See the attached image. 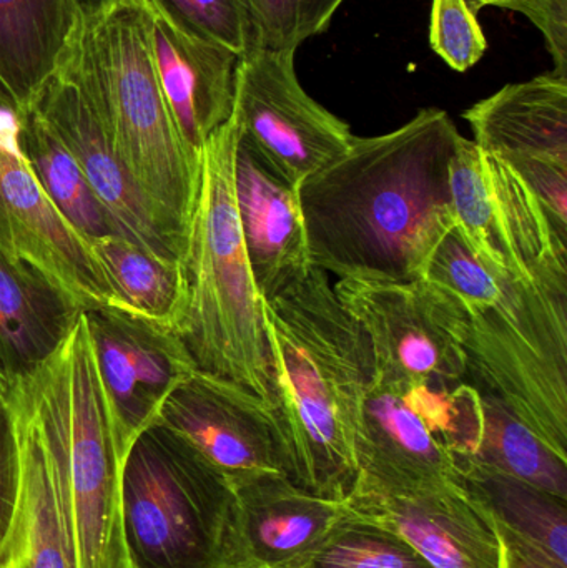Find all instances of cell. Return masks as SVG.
Here are the masks:
<instances>
[{"mask_svg":"<svg viewBox=\"0 0 567 568\" xmlns=\"http://www.w3.org/2000/svg\"><path fill=\"white\" fill-rule=\"evenodd\" d=\"M462 133L423 109L385 135L362 139L298 186L310 263L338 280L408 283L456 225L449 165Z\"/></svg>","mask_w":567,"mask_h":568,"instance_id":"1","label":"cell"},{"mask_svg":"<svg viewBox=\"0 0 567 568\" xmlns=\"http://www.w3.org/2000/svg\"><path fill=\"white\" fill-rule=\"evenodd\" d=\"M263 320L286 476L345 503L358 474L360 414L376 377L368 336L315 266L263 301Z\"/></svg>","mask_w":567,"mask_h":568,"instance_id":"2","label":"cell"},{"mask_svg":"<svg viewBox=\"0 0 567 568\" xmlns=\"http://www.w3.org/2000/svg\"><path fill=\"white\" fill-rule=\"evenodd\" d=\"M59 72L95 110L136 192L163 232L185 252L200 189L190 152L160 89L142 0H89Z\"/></svg>","mask_w":567,"mask_h":568,"instance_id":"3","label":"cell"},{"mask_svg":"<svg viewBox=\"0 0 567 568\" xmlns=\"http://www.w3.org/2000/svg\"><path fill=\"white\" fill-rule=\"evenodd\" d=\"M7 394L42 437L77 566L130 568L120 509L125 457L83 311L55 353Z\"/></svg>","mask_w":567,"mask_h":568,"instance_id":"4","label":"cell"},{"mask_svg":"<svg viewBox=\"0 0 567 568\" xmlns=\"http://www.w3.org/2000/svg\"><path fill=\"white\" fill-rule=\"evenodd\" d=\"M235 113L202 149L200 189L182 266L186 310L179 336L205 373L273 404L272 357L263 300L253 282L235 203Z\"/></svg>","mask_w":567,"mask_h":568,"instance_id":"5","label":"cell"},{"mask_svg":"<svg viewBox=\"0 0 567 568\" xmlns=\"http://www.w3.org/2000/svg\"><path fill=\"white\" fill-rule=\"evenodd\" d=\"M120 509L130 568H246L232 480L162 424L123 460Z\"/></svg>","mask_w":567,"mask_h":568,"instance_id":"6","label":"cell"},{"mask_svg":"<svg viewBox=\"0 0 567 568\" xmlns=\"http://www.w3.org/2000/svg\"><path fill=\"white\" fill-rule=\"evenodd\" d=\"M465 314L468 374L567 459V268L506 275L496 301Z\"/></svg>","mask_w":567,"mask_h":568,"instance_id":"7","label":"cell"},{"mask_svg":"<svg viewBox=\"0 0 567 568\" xmlns=\"http://www.w3.org/2000/svg\"><path fill=\"white\" fill-rule=\"evenodd\" d=\"M333 290L365 329L379 383L455 386L468 376L465 311L435 284L338 280Z\"/></svg>","mask_w":567,"mask_h":568,"instance_id":"8","label":"cell"},{"mask_svg":"<svg viewBox=\"0 0 567 568\" xmlns=\"http://www.w3.org/2000/svg\"><path fill=\"white\" fill-rule=\"evenodd\" d=\"M449 193L456 226L493 268L523 278L567 268V225L505 160L465 136L449 165Z\"/></svg>","mask_w":567,"mask_h":568,"instance_id":"9","label":"cell"},{"mask_svg":"<svg viewBox=\"0 0 567 568\" xmlns=\"http://www.w3.org/2000/svg\"><path fill=\"white\" fill-rule=\"evenodd\" d=\"M233 113L240 136L273 175L295 190L355 139L348 123L303 90L292 50L255 43L240 57Z\"/></svg>","mask_w":567,"mask_h":568,"instance_id":"10","label":"cell"},{"mask_svg":"<svg viewBox=\"0 0 567 568\" xmlns=\"http://www.w3.org/2000/svg\"><path fill=\"white\" fill-rule=\"evenodd\" d=\"M19 103L0 82V250L52 280L82 311L110 306L89 243L47 199L19 150Z\"/></svg>","mask_w":567,"mask_h":568,"instance_id":"11","label":"cell"},{"mask_svg":"<svg viewBox=\"0 0 567 568\" xmlns=\"http://www.w3.org/2000/svg\"><path fill=\"white\" fill-rule=\"evenodd\" d=\"M123 457L199 367L175 331L113 306L83 311Z\"/></svg>","mask_w":567,"mask_h":568,"instance_id":"12","label":"cell"},{"mask_svg":"<svg viewBox=\"0 0 567 568\" xmlns=\"http://www.w3.org/2000/svg\"><path fill=\"white\" fill-rule=\"evenodd\" d=\"M155 423L189 440L232 483L256 473L286 476L269 404L225 377L196 369L169 394Z\"/></svg>","mask_w":567,"mask_h":568,"instance_id":"13","label":"cell"},{"mask_svg":"<svg viewBox=\"0 0 567 568\" xmlns=\"http://www.w3.org/2000/svg\"><path fill=\"white\" fill-rule=\"evenodd\" d=\"M345 504L355 516L402 537L433 568H499L495 524L459 480L402 496L352 493Z\"/></svg>","mask_w":567,"mask_h":568,"instance_id":"14","label":"cell"},{"mask_svg":"<svg viewBox=\"0 0 567 568\" xmlns=\"http://www.w3.org/2000/svg\"><path fill=\"white\" fill-rule=\"evenodd\" d=\"M355 454L358 474L352 493L402 496L459 480L455 457L403 387L376 377L363 400Z\"/></svg>","mask_w":567,"mask_h":568,"instance_id":"15","label":"cell"},{"mask_svg":"<svg viewBox=\"0 0 567 568\" xmlns=\"http://www.w3.org/2000/svg\"><path fill=\"white\" fill-rule=\"evenodd\" d=\"M32 106L75 156L119 235L162 258L182 262V250L163 232L136 192L95 110L75 82L65 73H57Z\"/></svg>","mask_w":567,"mask_h":568,"instance_id":"16","label":"cell"},{"mask_svg":"<svg viewBox=\"0 0 567 568\" xmlns=\"http://www.w3.org/2000/svg\"><path fill=\"white\" fill-rule=\"evenodd\" d=\"M246 568H300L350 516L345 503L303 490L282 473L233 480Z\"/></svg>","mask_w":567,"mask_h":568,"instance_id":"17","label":"cell"},{"mask_svg":"<svg viewBox=\"0 0 567 568\" xmlns=\"http://www.w3.org/2000/svg\"><path fill=\"white\" fill-rule=\"evenodd\" d=\"M145 9L160 89L180 136L190 152L200 156L206 140L232 119L240 57L225 47L183 33L149 7Z\"/></svg>","mask_w":567,"mask_h":568,"instance_id":"18","label":"cell"},{"mask_svg":"<svg viewBox=\"0 0 567 568\" xmlns=\"http://www.w3.org/2000/svg\"><path fill=\"white\" fill-rule=\"evenodd\" d=\"M233 185L253 282L270 300L312 268L298 192L273 175L240 133Z\"/></svg>","mask_w":567,"mask_h":568,"instance_id":"19","label":"cell"},{"mask_svg":"<svg viewBox=\"0 0 567 568\" xmlns=\"http://www.w3.org/2000/svg\"><path fill=\"white\" fill-rule=\"evenodd\" d=\"M473 142L509 165L567 166V75L509 83L463 113Z\"/></svg>","mask_w":567,"mask_h":568,"instance_id":"20","label":"cell"},{"mask_svg":"<svg viewBox=\"0 0 567 568\" xmlns=\"http://www.w3.org/2000/svg\"><path fill=\"white\" fill-rule=\"evenodd\" d=\"M80 314L62 287L0 250V373L7 383L52 356Z\"/></svg>","mask_w":567,"mask_h":568,"instance_id":"21","label":"cell"},{"mask_svg":"<svg viewBox=\"0 0 567 568\" xmlns=\"http://www.w3.org/2000/svg\"><path fill=\"white\" fill-rule=\"evenodd\" d=\"M80 19V0H0V82L20 109L62 69Z\"/></svg>","mask_w":567,"mask_h":568,"instance_id":"22","label":"cell"},{"mask_svg":"<svg viewBox=\"0 0 567 568\" xmlns=\"http://www.w3.org/2000/svg\"><path fill=\"white\" fill-rule=\"evenodd\" d=\"M22 459V499L12 532L0 550V568H79L60 513L55 479L32 417L6 394Z\"/></svg>","mask_w":567,"mask_h":568,"instance_id":"23","label":"cell"},{"mask_svg":"<svg viewBox=\"0 0 567 568\" xmlns=\"http://www.w3.org/2000/svg\"><path fill=\"white\" fill-rule=\"evenodd\" d=\"M110 291V306L179 334L186 310L182 262L162 258L120 235L87 242Z\"/></svg>","mask_w":567,"mask_h":568,"instance_id":"24","label":"cell"},{"mask_svg":"<svg viewBox=\"0 0 567 568\" xmlns=\"http://www.w3.org/2000/svg\"><path fill=\"white\" fill-rule=\"evenodd\" d=\"M17 142L47 199L85 242L119 235L75 156L33 106L20 113Z\"/></svg>","mask_w":567,"mask_h":568,"instance_id":"25","label":"cell"},{"mask_svg":"<svg viewBox=\"0 0 567 568\" xmlns=\"http://www.w3.org/2000/svg\"><path fill=\"white\" fill-rule=\"evenodd\" d=\"M458 470L463 489L493 523L567 564V500L478 464L463 463Z\"/></svg>","mask_w":567,"mask_h":568,"instance_id":"26","label":"cell"},{"mask_svg":"<svg viewBox=\"0 0 567 568\" xmlns=\"http://www.w3.org/2000/svg\"><path fill=\"white\" fill-rule=\"evenodd\" d=\"M482 399L485 414L482 440L475 456L463 463L516 477L567 500V459L556 454L498 397L482 393Z\"/></svg>","mask_w":567,"mask_h":568,"instance_id":"27","label":"cell"},{"mask_svg":"<svg viewBox=\"0 0 567 568\" xmlns=\"http://www.w3.org/2000/svg\"><path fill=\"white\" fill-rule=\"evenodd\" d=\"M300 568H433L402 537L350 516Z\"/></svg>","mask_w":567,"mask_h":568,"instance_id":"28","label":"cell"},{"mask_svg":"<svg viewBox=\"0 0 567 568\" xmlns=\"http://www.w3.org/2000/svg\"><path fill=\"white\" fill-rule=\"evenodd\" d=\"M183 33L242 57L256 43L250 0H142Z\"/></svg>","mask_w":567,"mask_h":568,"instance_id":"29","label":"cell"},{"mask_svg":"<svg viewBox=\"0 0 567 568\" xmlns=\"http://www.w3.org/2000/svg\"><path fill=\"white\" fill-rule=\"evenodd\" d=\"M506 273L479 258L458 226L439 242L426 265L423 280L453 297L463 311L476 310L496 301Z\"/></svg>","mask_w":567,"mask_h":568,"instance_id":"30","label":"cell"},{"mask_svg":"<svg viewBox=\"0 0 567 568\" xmlns=\"http://www.w3.org/2000/svg\"><path fill=\"white\" fill-rule=\"evenodd\" d=\"M345 0H250L255 39L273 50H292L328 29Z\"/></svg>","mask_w":567,"mask_h":568,"instance_id":"31","label":"cell"},{"mask_svg":"<svg viewBox=\"0 0 567 568\" xmlns=\"http://www.w3.org/2000/svg\"><path fill=\"white\" fill-rule=\"evenodd\" d=\"M429 45L456 72L475 67L488 50L478 10L466 0H433Z\"/></svg>","mask_w":567,"mask_h":568,"instance_id":"32","label":"cell"},{"mask_svg":"<svg viewBox=\"0 0 567 568\" xmlns=\"http://www.w3.org/2000/svg\"><path fill=\"white\" fill-rule=\"evenodd\" d=\"M22 499V459L16 420L6 396H0V550L12 532Z\"/></svg>","mask_w":567,"mask_h":568,"instance_id":"33","label":"cell"},{"mask_svg":"<svg viewBox=\"0 0 567 568\" xmlns=\"http://www.w3.org/2000/svg\"><path fill=\"white\" fill-rule=\"evenodd\" d=\"M476 10L486 6L502 7L523 13L533 26L541 30L548 52L551 53L553 72L567 75V0H466Z\"/></svg>","mask_w":567,"mask_h":568,"instance_id":"34","label":"cell"},{"mask_svg":"<svg viewBox=\"0 0 567 568\" xmlns=\"http://www.w3.org/2000/svg\"><path fill=\"white\" fill-rule=\"evenodd\" d=\"M495 529L502 546L499 568H567V564L556 559L548 550L529 542L513 530L498 524H495Z\"/></svg>","mask_w":567,"mask_h":568,"instance_id":"35","label":"cell"},{"mask_svg":"<svg viewBox=\"0 0 567 568\" xmlns=\"http://www.w3.org/2000/svg\"><path fill=\"white\" fill-rule=\"evenodd\" d=\"M7 390H9V383H7L6 377H3V374L0 373V396H6Z\"/></svg>","mask_w":567,"mask_h":568,"instance_id":"36","label":"cell"}]
</instances>
